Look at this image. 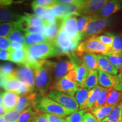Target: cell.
Segmentation results:
<instances>
[{"label": "cell", "instance_id": "6da1fadb", "mask_svg": "<svg viewBox=\"0 0 122 122\" xmlns=\"http://www.w3.org/2000/svg\"><path fill=\"white\" fill-rule=\"evenodd\" d=\"M54 62L41 61L39 66L33 70L35 73V88L42 96H45L53 84L52 68Z\"/></svg>", "mask_w": 122, "mask_h": 122}, {"label": "cell", "instance_id": "7a4b0ae2", "mask_svg": "<svg viewBox=\"0 0 122 122\" xmlns=\"http://www.w3.org/2000/svg\"><path fill=\"white\" fill-rule=\"evenodd\" d=\"M27 53L36 61H44L49 58L62 56L53 42H46L27 46Z\"/></svg>", "mask_w": 122, "mask_h": 122}, {"label": "cell", "instance_id": "3957f363", "mask_svg": "<svg viewBox=\"0 0 122 122\" xmlns=\"http://www.w3.org/2000/svg\"><path fill=\"white\" fill-rule=\"evenodd\" d=\"M34 109L40 113L53 114L61 117H68L72 113L70 110L45 96H42L41 97L39 98L37 105Z\"/></svg>", "mask_w": 122, "mask_h": 122}, {"label": "cell", "instance_id": "277c9868", "mask_svg": "<svg viewBox=\"0 0 122 122\" xmlns=\"http://www.w3.org/2000/svg\"><path fill=\"white\" fill-rule=\"evenodd\" d=\"M110 50V48L103 45L97 40L96 36H93L80 43L76 49V53L78 56L84 53H97L105 55L109 53Z\"/></svg>", "mask_w": 122, "mask_h": 122}, {"label": "cell", "instance_id": "5b68a950", "mask_svg": "<svg viewBox=\"0 0 122 122\" xmlns=\"http://www.w3.org/2000/svg\"><path fill=\"white\" fill-rule=\"evenodd\" d=\"M53 42L62 56L66 55L68 57L76 52L79 45V42L72 41L62 30H60Z\"/></svg>", "mask_w": 122, "mask_h": 122}, {"label": "cell", "instance_id": "8992f818", "mask_svg": "<svg viewBox=\"0 0 122 122\" xmlns=\"http://www.w3.org/2000/svg\"><path fill=\"white\" fill-rule=\"evenodd\" d=\"M78 16L77 14H70L65 15L62 19L61 30L65 32L72 41L79 43L82 39L77 30V17Z\"/></svg>", "mask_w": 122, "mask_h": 122}, {"label": "cell", "instance_id": "52a82bcc", "mask_svg": "<svg viewBox=\"0 0 122 122\" xmlns=\"http://www.w3.org/2000/svg\"><path fill=\"white\" fill-rule=\"evenodd\" d=\"M111 20L112 19L110 18L102 19L92 17L91 22L82 34V40L93 36H96V35L103 32L111 25Z\"/></svg>", "mask_w": 122, "mask_h": 122}, {"label": "cell", "instance_id": "ba28073f", "mask_svg": "<svg viewBox=\"0 0 122 122\" xmlns=\"http://www.w3.org/2000/svg\"><path fill=\"white\" fill-rule=\"evenodd\" d=\"M48 97L72 112L77 111L79 109V105L75 97L68 94L55 90H50L49 92Z\"/></svg>", "mask_w": 122, "mask_h": 122}, {"label": "cell", "instance_id": "9c48e42d", "mask_svg": "<svg viewBox=\"0 0 122 122\" xmlns=\"http://www.w3.org/2000/svg\"><path fill=\"white\" fill-rule=\"evenodd\" d=\"M77 67L70 60H59L54 62L52 68L53 83L65 77L71 70Z\"/></svg>", "mask_w": 122, "mask_h": 122}, {"label": "cell", "instance_id": "30bf717a", "mask_svg": "<svg viewBox=\"0 0 122 122\" xmlns=\"http://www.w3.org/2000/svg\"><path fill=\"white\" fill-rule=\"evenodd\" d=\"M80 88L78 83L68 80L66 76L51 85L50 90H55L74 97L76 92Z\"/></svg>", "mask_w": 122, "mask_h": 122}, {"label": "cell", "instance_id": "8fae6325", "mask_svg": "<svg viewBox=\"0 0 122 122\" xmlns=\"http://www.w3.org/2000/svg\"><path fill=\"white\" fill-rule=\"evenodd\" d=\"M14 76L23 83L35 89L34 71L25 65H18L14 71Z\"/></svg>", "mask_w": 122, "mask_h": 122}, {"label": "cell", "instance_id": "7c38bea8", "mask_svg": "<svg viewBox=\"0 0 122 122\" xmlns=\"http://www.w3.org/2000/svg\"><path fill=\"white\" fill-rule=\"evenodd\" d=\"M107 0H87L83 1L79 14L93 17L104 6Z\"/></svg>", "mask_w": 122, "mask_h": 122}, {"label": "cell", "instance_id": "4fadbf2b", "mask_svg": "<svg viewBox=\"0 0 122 122\" xmlns=\"http://www.w3.org/2000/svg\"><path fill=\"white\" fill-rule=\"evenodd\" d=\"M39 98L37 94L33 92L19 96L15 110L21 113L27 108H34L37 105Z\"/></svg>", "mask_w": 122, "mask_h": 122}, {"label": "cell", "instance_id": "5bb4252c", "mask_svg": "<svg viewBox=\"0 0 122 122\" xmlns=\"http://www.w3.org/2000/svg\"><path fill=\"white\" fill-rule=\"evenodd\" d=\"M122 8V1L112 0L108 1L106 4L94 15L93 17L102 19L109 18Z\"/></svg>", "mask_w": 122, "mask_h": 122}, {"label": "cell", "instance_id": "9a60e30c", "mask_svg": "<svg viewBox=\"0 0 122 122\" xmlns=\"http://www.w3.org/2000/svg\"><path fill=\"white\" fill-rule=\"evenodd\" d=\"M19 97V95L14 92H5L3 93L2 104L6 112L15 110Z\"/></svg>", "mask_w": 122, "mask_h": 122}, {"label": "cell", "instance_id": "2e32d148", "mask_svg": "<svg viewBox=\"0 0 122 122\" xmlns=\"http://www.w3.org/2000/svg\"><path fill=\"white\" fill-rule=\"evenodd\" d=\"M97 58L98 62V70L114 76H117V75H118L119 72L110 62L106 56L102 54H97Z\"/></svg>", "mask_w": 122, "mask_h": 122}, {"label": "cell", "instance_id": "e0dca14e", "mask_svg": "<svg viewBox=\"0 0 122 122\" xmlns=\"http://www.w3.org/2000/svg\"><path fill=\"white\" fill-rule=\"evenodd\" d=\"M79 57L80 58L81 64H83L89 71L98 70L97 54L93 53H84Z\"/></svg>", "mask_w": 122, "mask_h": 122}, {"label": "cell", "instance_id": "ac0fdd59", "mask_svg": "<svg viewBox=\"0 0 122 122\" xmlns=\"http://www.w3.org/2000/svg\"><path fill=\"white\" fill-rule=\"evenodd\" d=\"M117 105L109 106V105H105L102 106L98 107H93L90 110H91L92 114L95 117V118L99 122H101L110 114L111 111Z\"/></svg>", "mask_w": 122, "mask_h": 122}, {"label": "cell", "instance_id": "d6986e66", "mask_svg": "<svg viewBox=\"0 0 122 122\" xmlns=\"http://www.w3.org/2000/svg\"><path fill=\"white\" fill-rule=\"evenodd\" d=\"M98 84L101 87L104 88H112L115 83L116 76L108 74L98 70Z\"/></svg>", "mask_w": 122, "mask_h": 122}, {"label": "cell", "instance_id": "ffe728a7", "mask_svg": "<svg viewBox=\"0 0 122 122\" xmlns=\"http://www.w3.org/2000/svg\"><path fill=\"white\" fill-rule=\"evenodd\" d=\"M22 84V82L20 81L15 77L14 74V75L4 80L2 88L6 92H11L17 93Z\"/></svg>", "mask_w": 122, "mask_h": 122}, {"label": "cell", "instance_id": "44dd1931", "mask_svg": "<svg viewBox=\"0 0 122 122\" xmlns=\"http://www.w3.org/2000/svg\"><path fill=\"white\" fill-rule=\"evenodd\" d=\"M24 37L25 45L27 46L49 41L45 35L40 33H24Z\"/></svg>", "mask_w": 122, "mask_h": 122}, {"label": "cell", "instance_id": "7402d4cb", "mask_svg": "<svg viewBox=\"0 0 122 122\" xmlns=\"http://www.w3.org/2000/svg\"><path fill=\"white\" fill-rule=\"evenodd\" d=\"M61 22L62 20L59 19L57 23L54 24H49L46 27L44 35L50 42H53L56 39L61 30Z\"/></svg>", "mask_w": 122, "mask_h": 122}, {"label": "cell", "instance_id": "603a6c76", "mask_svg": "<svg viewBox=\"0 0 122 122\" xmlns=\"http://www.w3.org/2000/svg\"><path fill=\"white\" fill-rule=\"evenodd\" d=\"M9 51L10 53L9 61L18 64V65H24L27 56V49L18 50H9Z\"/></svg>", "mask_w": 122, "mask_h": 122}, {"label": "cell", "instance_id": "cb8c5ba5", "mask_svg": "<svg viewBox=\"0 0 122 122\" xmlns=\"http://www.w3.org/2000/svg\"><path fill=\"white\" fill-rule=\"evenodd\" d=\"M20 15L11 11L7 7L0 6V23H7L17 20Z\"/></svg>", "mask_w": 122, "mask_h": 122}, {"label": "cell", "instance_id": "d4e9b609", "mask_svg": "<svg viewBox=\"0 0 122 122\" xmlns=\"http://www.w3.org/2000/svg\"><path fill=\"white\" fill-rule=\"evenodd\" d=\"M102 88V87L97 85L93 89L90 90L87 101H86L85 105V110H91L94 106L96 102L97 101V99L98 98V96L100 95Z\"/></svg>", "mask_w": 122, "mask_h": 122}, {"label": "cell", "instance_id": "484cf974", "mask_svg": "<svg viewBox=\"0 0 122 122\" xmlns=\"http://www.w3.org/2000/svg\"><path fill=\"white\" fill-rule=\"evenodd\" d=\"M89 90L84 87H80L76 92L75 95V98L78 103L80 110H85V105L87 101Z\"/></svg>", "mask_w": 122, "mask_h": 122}, {"label": "cell", "instance_id": "4316f807", "mask_svg": "<svg viewBox=\"0 0 122 122\" xmlns=\"http://www.w3.org/2000/svg\"><path fill=\"white\" fill-rule=\"evenodd\" d=\"M98 70L90 71L88 76L85 80L84 88L88 90H91L97 86L98 84Z\"/></svg>", "mask_w": 122, "mask_h": 122}, {"label": "cell", "instance_id": "83f0119b", "mask_svg": "<svg viewBox=\"0 0 122 122\" xmlns=\"http://www.w3.org/2000/svg\"><path fill=\"white\" fill-rule=\"evenodd\" d=\"M76 72V80L80 87H83L85 80L87 78L89 71L83 64L75 68Z\"/></svg>", "mask_w": 122, "mask_h": 122}, {"label": "cell", "instance_id": "f1b7e54d", "mask_svg": "<svg viewBox=\"0 0 122 122\" xmlns=\"http://www.w3.org/2000/svg\"><path fill=\"white\" fill-rule=\"evenodd\" d=\"M15 69L11 62H4L0 64V77L3 80L14 75Z\"/></svg>", "mask_w": 122, "mask_h": 122}, {"label": "cell", "instance_id": "f546056e", "mask_svg": "<svg viewBox=\"0 0 122 122\" xmlns=\"http://www.w3.org/2000/svg\"><path fill=\"white\" fill-rule=\"evenodd\" d=\"M40 112L33 107H29L21 112L16 122H31L33 119Z\"/></svg>", "mask_w": 122, "mask_h": 122}, {"label": "cell", "instance_id": "4dcf8cb0", "mask_svg": "<svg viewBox=\"0 0 122 122\" xmlns=\"http://www.w3.org/2000/svg\"><path fill=\"white\" fill-rule=\"evenodd\" d=\"M122 101V92H119L112 88L109 92L106 101V105H117Z\"/></svg>", "mask_w": 122, "mask_h": 122}, {"label": "cell", "instance_id": "1f68e13d", "mask_svg": "<svg viewBox=\"0 0 122 122\" xmlns=\"http://www.w3.org/2000/svg\"><path fill=\"white\" fill-rule=\"evenodd\" d=\"M104 56H106L110 62L115 67L118 72L122 69V54L107 53Z\"/></svg>", "mask_w": 122, "mask_h": 122}, {"label": "cell", "instance_id": "d6a6232c", "mask_svg": "<svg viewBox=\"0 0 122 122\" xmlns=\"http://www.w3.org/2000/svg\"><path fill=\"white\" fill-rule=\"evenodd\" d=\"M113 42L111 50L109 53L122 54V36L117 33H112Z\"/></svg>", "mask_w": 122, "mask_h": 122}, {"label": "cell", "instance_id": "836d02e7", "mask_svg": "<svg viewBox=\"0 0 122 122\" xmlns=\"http://www.w3.org/2000/svg\"><path fill=\"white\" fill-rule=\"evenodd\" d=\"M15 29H16L15 21L7 23H0V36L7 37V36Z\"/></svg>", "mask_w": 122, "mask_h": 122}, {"label": "cell", "instance_id": "e575fe53", "mask_svg": "<svg viewBox=\"0 0 122 122\" xmlns=\"http://www.w3.org/2000/svg\"><path fill=\"white\" fill-rule=\"evenodd\" d=\"M92 19V16H85V15H80L77 17V30L79 34L80 35L82 39V34L87 27L88 24L91 22Z\"/></svg>", "mask_w": 122, "mask_h": 122}, {"label": "cell", "instance_id": "d590c367", "mask_svg": "<svg viewBox=\"0 0 122 122\" xmlns=\"http://www.w3.org/2000/svg\"><path fill=\"white\" fill-rule=\"evenodd\" d=\"M22 32V30L18 29H15L7 36V38L10 41L17 42L23 44H25V37Z\"/></svg>", "mask_w": 122, "mask_h": 122}, {"label": "cell", "instance_id": "8d00e7d4", "mask_svg": "<svg viewBox=\"0 0 122 122\" xmlns=\"http://www.w3.org/2000/svg\"><path fill=\"white\" fill-rule=\"evenodd\" d=\"M88 110H79L65 118L66 122H83V118Z\"/></svg>", "mask_w": 122, "mask_h": 122}, {"label": "cell", "instance_id": "74e56055", "mask_svg": "<svg viewBox=\"0 0 122 122\" xmlns=\"http://www.w3.org/2000/svg\"><path fill=\"white\" fill-rule=\"evenodd\" d=\"M111 89L112 88H102L100 95L98 96V98L97 99V101L96 102L93 107H98L102 106L103 105H106L108 94H109V92L110 91Z\"/></svg>", "mask_w": 122, "mask_h": 122}, {"label": "cell", "instance_id": "f35d334b", "mask_svg": "<svg viewBox=\"0 0 122 122\" xmlns=\"http://www.w3.org/2000/svg\"><path fill=\"white\" fill-rule=\"evenodd\" d=\"M122 109V101L116 106L111 111L110 114L107 117L110 122H120V111Z\"/></svg>", "mask_w": 122, "mask_h": 122}, {"label": "cell", "instance_id": "ab89813d", "mask_svg": "<svg viewBox=\"0 0 122 122\" xmlns=\"http://www.w3.org/2000/svg\"><path fill=\"white\" fill-rule=\"evenodd\" d=\"M96 38L97 40L103 44V45L111 49L112 42H113V37H112V33L106 32L103 35L96 36Z\"/></svg>", "mask_w": 122, "mask_h": 122}, {"label": "cell", "instance_id": "60d3db41", "mask_svg": "<svg viewBox=\"0 0 122 122\" xmlns=\"http://www.w3.org/2000/svg\"><path fill=\"white\" fill-rule=\"evenodd\" d=\"M20 112L16 110L9 111L5 114L3 118L6 122H16L18 121Z\"/></svg>", "mask_w": 122, "mask_h": 122}, {"label": "cell", "instance_id": "b9f144b4", "mask_svg": "<svg viewBox=\"0 0 122 122\" xmlns=\"http://www.w3.org/2000/svg\"><path fill=\"white\" fill-rule=\"evenodd\" d=\"M34 2L36 4L45 7L47 9H53L57 6L58 1L53 0H37Z\"/></svg>", "mask_w": 122, "mask_h": 122}, {"label": "cell", "instance_id": "7bdbcfd3", "mask_svg": "<svg viewBox=\"0 0 122 122\" xmlns=\"http://www.w3.org/2000/svg\"><path fill=\"white\" fill-rule=\"evenodd\" d=\"M31 5L35 14L39 15V16H42V17H44V16L45 15L46 13L47 12L48 9L41 6L36 4L34 1L32 3Z\"/></svg>", "mask_w": 122, "mask_h": 122}, {"label": "cell", "instance_id": "ee69618b", "mask_svg": "<svg viewBox=\"0 0 122 122\" xmlns=\"http://www.w3.org/2000/svg\"><path fill=\"white\" fill-rule=\"evenodd\" d=\"M46 27L44 25H40L38 27H28L24 30V33H45Z\"/></svg>", "mask_w": 122, "mask_h": 122}, {"label": "cell", "instance_id": "f6af8a7d", "mask_svg": "<svg viewBox=\"0 0 122 122\" xmlns=\"http://www.w3.org/2000/svg\"><path fill=\"white\" fill-rule=\"evenodd\" d=\"M113 89L119 92H122V69L116 76L115 83Z\"/></svg>", "mask_w": 122, "mask_h": 122}, {"label": "cell", "instance_id": "bcb514c9", "mask_svg": "<svg viewBox=\"0 0 122 122\" xmlns=\"http://www.w3.org/2000/svg\"><path fill=\"white\" fill-rule=\"evenodd\" d=\"M35 89L31 88L30 86H29V85L25 84L23 83L22 84V85H21L20 88L18 92H17V93L18 95H24V94H27L30 93H31L33 92Z\"/></svg>", "mask_w": 122, "mask_h": 122}, {"label": "cell", "instance_id": "7dc6e473", "mask_svg": "<svg viewBox=\"0 0 122 122\" xmlns=\"http://www.w3.org/2000/svg\"><path fill=\"white\" fill-rule=\"evenodd\" d=\"M45 115L49 122H66V120L63 117L49 114H45Z\"/></svg>", "mask_w": 122, "mask_h": 122}, {"label": "cell", "instance_id": "c3c4849f", "mask_svg": "<svg viewBox=\"0 0 122 122\" xmlns=\"http://www.w3.org/2000/svg\"><path fill=\"white\" fill-rule=\"evenodd\" d=\"M10 47V42L6 37L0 36V49L9 50Z\"/></svg>", "mask_w": 122, "mask_h": 122}, {"label": "cell", "instance_id": "681fc988", "mask_svg": "<svg viewBox=\"0 0 122 122\" xmlns=\"http://www.w3.org/2000/svg\"><path fill=\"white\" fill-rule=\"evenodd\" d=\"M27 46L25 44H23L17 42H12L10 44V47L9 50H18L26 49Z\"/></svg>", "mask_w": 122, "mask_h": 122}, {"label": "cell", "instance_id": "f907efd6", "mask_svg": "<svg viewBox=\"0 0 122 122\" xmlns=\"http://www.w3.org/2000/svg\"><path fill=\"white\" fill-rule=\"evenodd\" d=\"M83 122H100L92 113L86 112L83 116Z\"/></svg>", "mask_w": 122, "mask_h": 122}, {"label": "cell", "instance_id": "816d5d0a", "mask_svg": "<svg viewBox=\"0 0 122 122\" xmlns=\"http://www.w3.org/2000/svg\"><path fill=\"white\" fill-rule=\"evenodd\" d=\"M31 122H49L48 119L45 113H39L38 114L33 120H32Z\"/></svg>", "mask_w": 122, "mask_h": 122}, {"label": "cell", "instance_id": "f5cc1de1", "mask_svg": "<svg viewBox=\"0 0 122 122\" xmlns=\"http://www.w3.org/2000/svg\"><path fill=\"white\" fill-rule=\"evenodd\" d=\"M10 53L9 50L0 49V61L10 60Z\"/></svg>", "mask_w": 122, "mask_h": 122}, {"label": "cell", "instance_id": "db71d44e", "mask_svg": "<svg viewBox=\"0 0 122 122\" xmlns=\"http://www.w3.org/2000/svg\"><path fill=\"white\" fill-rule=\"evenodd\" d=\"M65 76L68 80L72 81L73 82H75V83H77V80H76V72L75 68L71 70Z\"/></svg>", "mask_w": 122, "mask_h": 122}, {"label": "cell", "instance_id": "11a10c76", "mask_svg": "<svg viewBox=\"0 0 122 122\" xmlns=\"http://www.w3.org/2000/svg\"><path fill=\"white\" fill-rule=\"evenodd\" d=\"M14 1L12 0H0V6L7 7L13 4Z\"/></svg>", "mask_w": 122, "mask_h": 122}, {"label": "cell", "instance_id": "9f6ffc18", "mask_svg": "<svg viewBox=\"0 0 122 122\" xmlns=\"http://www.w3.org/2000/svg\"><path fill=\"white\" fill-rule=\"evenodd\" d=\"M6 113L5 109L4 107L2 105L0 106V117H3L5 114Z\"/></svg>", "mask_w": 122, "mask_h": 122}, {"label": "cell", "instance_id": "6f0895ef", "mask_svg": "<svg viewBox=\"0 0 122 122\" xmlns=\"http://www.w3.org/2000/svg\"><path fill=\"white\" fill-rule=\"evenodd\" d=\"M4 93L2 91H0V106L2 105V95Z\"/></svg>", "mask_w": 122, "mask_h": 122}, {"label": "cell", "instance_id": "680465c9", "mask_svg": "<svg viewBox=\"0 0 122 122\" xmlns=\"http://www.w3.org/2000/svg\"><path fill=\"white\" fill-rule=\"evenodd\" d=\"M3 81H4V80L0 77V88H2V85H3Z\"/></svg>", "mask_w": 122, "mask_h": 122}, {"label": "cell", "instance_id": "91938a15", "mask_svg": "<svg viewBox=\"0 0 122 122\" xmlns=\"http://www.w3.org/2000/svg\"><path fill=\"white\" fill-rule=\"evenodd\" d=\"M101 122H110L109 120L107 119V118H105L104 119H103L102 120Z\"/></svg>", "mask_w": 122, "mask_h": 122}, {"label": "cell", "instance_id": "94428289", "mask_svg": "<svg viewBox=\"0 0 122 122\" xmlns=\"http://www.w3.org/2000/svg\"><path fill=\"white\" fill-rule=\"evenodd\" d=\"M120 122H122V109L120 111Z\"/></svg>", "mask_w": 122, "mask_h": 122}, {"label": "cell", "instance_id": "6125c7cd", "mask_svg": "<svg viewBox=\"0 0 122 122\" xmlns=\"http://www.w3.org/2000/svg\"><path fill=\"white\" fill-rule=\"evenodd\" d=\"M0 122H6L3 117H0Z\"/></svg>", "mask_w": 122, "mask_h": 122}]
</instances>
